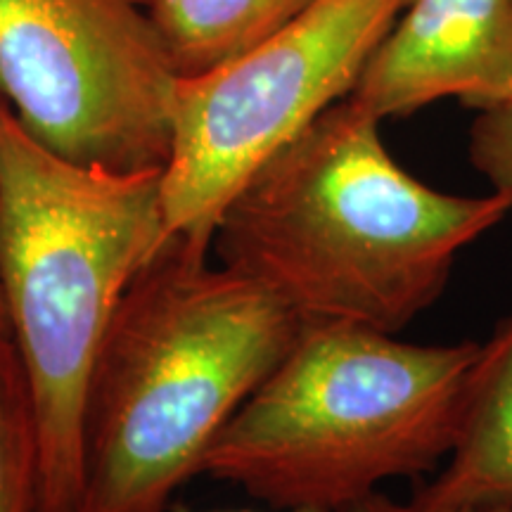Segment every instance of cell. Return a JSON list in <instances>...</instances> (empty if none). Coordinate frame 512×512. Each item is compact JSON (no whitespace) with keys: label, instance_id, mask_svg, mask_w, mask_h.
<instances>
[{"label":"cell","instance_id":"obj_1","mask_svg":"<svg viewBox=\"0 0 512 512\" xmlns=\"http://www.w3.org/2000/svg\"><path fill=\"white\" fill-rule=\"evenodd\" d=\"M380 124L339 100L249 178L214 228L221 264L302 323L396 335L444 294L458 254L510 214L498 192L418 181Z\"/></svg>","mask_w":512,"mask_h":512},{"label":"cell","instance_id":"obj_7","mask_svg":"<svg viewBox=\"0 0 512 512\" xmlns=\"http://www.w3.org/2000/svg\"><path fill=\"white\" fill-rule=\"evenodd\" d=\"M446 98L475 112L512 100V0H411L349 95L377 121Z\"/></svg>","mask_w":512,"mask_h":512},{"label":"cell","instance_id":"obj_11","mask_svg":"<svg viewBox=\"0 0 512 512\" xmlns=\"http://www.w3.org/2000/svg\"><path fill=\"white\" fill-rule=\"evenodd\" d=\"M467 157L491 185V192L508 200L512 219V100L475 112L467 133Z\"/></svg>","mask_w":512,"mask_h":512},{"label":"cell","instance_id":"obj_10","mask_svg":"<svg viewBox=\"0 0 512 512\" xmlns=\"http://www.w3.org/2000/svg\"><path fill=\"white\" fill-rule=\"evenodd\" d=\"M41 453L34 406L8 332H0V512H38Z\"/></svg>","mask_w":512,"mask_h":512},{"label":"cell","instance_id":"obj_8","mask_svg":"<svg viewBox=\"0 0 512 512\" xmlns=\"http://www.w3.org/2000/svg\"><path fill=\"white\" fill-rule=\"evenodd\" d=\"M512 505V316L479 344L446 465L408 508L444 512Z\"/></svg>","mask_w":512,"mask_h":512},{"label":"cell","instance_id":"obj_12","mask_svg":"<svg viewBox=\"0 0 512 512\" xmlns=\"http://www.w3.org/2000/svg\"><path fill=\"white\" fill-rule=\"evenodd\" d=\"M171 512H264V510H247V508H240V510H195V508H188V505L176 503L174 508H171ZM273 512H325V510H273ZM351 512H403V505L389 501V498L382 496V494H375L373 498H368L366 503H361L358 508H354Z\"/></svg>","mask_w":512,"mask_h":512},{"label":"cell","instance_id":"obj_13","mask_svg":"<svg viewBox=\"0 0 512 512\" xmlns=\"http://www.w3.org/2000/svg\"><path fill=\"white\" fill-rule=\"evenodd\" d=\"M403 512H415L403 505ZM444 512H512V505H486V508H460V510H444Z\"/></svg>","mask_w":512,"mask_h":512},{"label":"cell","instance_id":"obj_6","mask_svg":"<svg viewBox=\"0 0 512 512\" xmlns=\"http://www.w3.org/2000/svg\"><path fill=\"white\" fill-rule=\"evenodd\" d=\"M157 0H0V98L69 162L164 169L178 76Z\"/></svg>","mask_w":512,"mask_h":512},{"label":"cell","instance_id":"obj_14","mask_svg":"<svg viewBox=\"0 0 512 512\" xmlns=\"http://www.w3.org/2000/svg\"><path fill=\"white\" fill-rule=\"evenodd\" d=\"M0 332H8V323H5V309H3V299H0Z\"/></svg>","mask_w":512,"mask_h":512},{"label":"cell","instance_id":"obj_4","mask_svg":"<svg viewBox=\"0 0 512 512\" xmlns=\"http://www.w3.org/2000/svg\"><path fill=\"white\" fill-rule=\"evenodd\" d=\"M479 344H413L347 323H302L202 463L271 510L351 512L389 479L451 453Z\"/></svg>","mask_w":512,"mask_h":512},{"label":"cell","instance_id":"obj_3","mask_svg":"<svg viewBox=\"0 0 512 512\" xmlns=\"http://www.w3.org/2000/svg\"><path fill=\"white\" fill-rule=\"evenodd\" d=\"M162 171L69 162L0 98V299L34 406L38 512H76L95 358L133 280L162 252Z\"/></svg>","mask_w":512,"mask_h":512},{"label":"cell","instance_id":"obj_9","mask_svg":"<svg viewBox=\"0 0 512 512\" xmlns=\"http://www.w3.org/2000/svg\"><path fill=\"white\" fill-rule=\"evenodd\" d=\"M316 0H157L155 19L178 76L233 60Z\"/></svg>","mask_w":512,"mask_h":512},{"label":"cell","instance_id":"obj_2","mask_svg":"<svg viewBox=\"0 0 512 512\" xmlns=\"http://www.w3.org/2000/svg\"><path fill=\"white\" fill-rule=\"evenodd\" d=\"M209 247L174 235L121 299L83 399L76 512H171L302 330Z\"/></svg>","mask_w":512,"mask_h":512},{"label":"cell","instance_id":"obj_5","mask_svg":"<svg viewBox=\"0 0 512 512\" xmlns=\"http://www.w3.org/2000/svg\"><path fill=\"white\" fill-rule=\"evenodd\" d=\"M411 0H316L233 60L176 88L162 171L169 235L214 238L245 183L320 114L349 98Z\"/></svg>","mask_w":512,"mask_h":512}]
</instances>
